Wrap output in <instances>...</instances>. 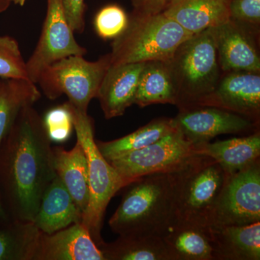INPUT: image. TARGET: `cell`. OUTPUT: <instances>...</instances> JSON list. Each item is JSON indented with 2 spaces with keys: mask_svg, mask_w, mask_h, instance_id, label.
I'll list each match as a JSON object with an SVG mask.
<instances>
[{
  "mask_svg": "<svg viewBox=\"0 0 260 260\" xmlns=\"http://www.w3.org/2000/svg\"><path fill=\"white\" fill-rule=\"evenodd\" d=\"M260 221V160L226 182L212 212L209 225H244Z\"/></svg>",
  "mask_w": 260,
  "mask_h": 260,
  "instance_id": "9c48e42d",
  "label": "cell"
},
{
  "mask_svg": "<svg viewBox=\"0 0 260 260\" xmlns=\"http://www.w3.org/2000/svg\"><path fill=\"white\" fill-rule=\"evenodd\" d=\"M34 260H105L82 222L53 234H39Z\"/></svg>",
  "mask_w": 260,
  "mask_h": 260,
  "instance_id": "4fadbf2b",
  "label": "cell"
},
{
  "mask_svg": "<svg viewBox=\"0 0 260 260\" xmlns=\"http://www.w3.org/2000/svg\"><path fill=\"white\" fill-rule=\"evenodd\" d=\"M177 93L167 61L145 63L140 74L134 104L144 108L152 104L176 105Z\"/></svg>",
  "mask_w": 260,
  "mask_h": 260,
  "instance_id": "7402d4cb",
  "label": "cell"
},
{
  "mask_svg": "<svg viewBox=\"0 0 260 260\" xmlns=\"http://www.w3.org/2000/svg\"><path fill=\"white\" fill-rule=\"evenodd\" d=\"M9 215L7 213L4 205L2 202L1 198H0V227L3 226L5 224L9 223L11 221Z\"/></svg>",
  "mask_w": 260,
  "mask_h": 260,
  "instance_id": "d6a6232c",
  "label": "cell"
},
{
  "mask_svg": "<svg viewBox=\"0 0 260 260\" xmlns=\"http://www.w3.org/2000/svg\"><path fill=\"white\" fill-rule=\"evenodd\" d=\"M68 104L73 114L77 140L83 146L88 161L89 202L81 222L99 246L104 242L101 231L108 205L113 197L127 184L98 148L94 138L93 119L88 113L80 112L69 102Z\"/></svg>",
  "mask_w": 260,
  "mask_h": 260,
  "instance_id": "8992f818",
  "label": "cell"
},
{
  "mask_svg": "<svg viewBox=\"0 0 260 260\" xmlns=\"http://www.w3.org/2000/svg\"><path fill=\"white\" fill-rule=\"evenodd\" d=\"M44 122L49 139L54 143H64L74 130L73 114L68 102L49 110Z\"/></svg>",
  "mask_w": 260,
  "mask_h": 260,
  "instance_id": "83f0119b",
  "label": "cell"
},
{
  "mask_svg": "<svg viewBox=\"0 0 260 260\" xmlns=\"http://www.w3.org/2000/svg\"><path fill=\"white\" fill-rule=\"evenodd\" d=\"M63 10L73 31L82 32L85 28L84 0H61Z\"/></svg>",
  "mask_w": 260,
  "mask_h": 260,
  "instance_id": "4dcf8cb0",
  "label": "cell"
},
{
  "mask_svg": "<svg viewBox=\"0 0 260 260\" xmlns=\"http://www.w3.org/2000/svg\"><path fill=\"white\" fill-rule=\"evenodd\" d=\"M175 129L172 119H154L131 134L112 141H96L98 148L108 161L136 151L158 141Z\"/></svg>",
  "mask_w": 260,
  "mask_h": 260,
  "instance_id": "d4e9b609",
  "label": "cell"
},
{
  "mask_svg": "<svg viewBox=\"0 0 260 260\" xmlns=\"http://www.w3.org/2000/svg\"><path fill=\"white\" fill-rule=\"evenodd\" d=\"M166 61L179 109L201 106L215 91L223 73L212 28L186 39Z\"/></svg>",
  "mask_w": 260,
  "mask_h": 260,
  "instance_id": "3957f363",
  "label": "cell"
},
{
  "mask_svg": "<svg viewBox=\"0 0 260 260\" xmlns=\"http://www.w3.org/2000/svg\"><path fill=\"white\" fill-rule=\"evenodd\" d=\"M173 0H132L134 14L148 15L161 13Z\"/></svg>",
  "mask_w": 260,
  "mask_h": 260,
  "instance_id": "1f68e13d",
  "label": "cell"
},
{
  "mask_svg": "<svg viewBox=\"0 0 260 260\" xmlns=\"http://www.w3.org/2000/svg\"><path fill=\"white\" fill-rule=\"evenodd\" d=\"M53 153L56 175L83 214L88 205L89 182L88 161L83 146L77 140L71 150L55 147Z\"/></svg>",
  "mask_w": 260,
  "mask_h": 260,
  "instance_id": "ffe728a7",
  "label": "cell"
},
{
  "mask_svg": "<svg viewBox=\"0 0 260 260\" xmlns=\"http://www.w3.org/2000/svg\"><path fill=\"white\" fill-rule=\"evenodd\" d=\"M162 237L172 260H217L210 225L175 218Z\"/></svg>",
  "mask_w": 260,
  "mask_h": 260,
  "instance_id": "2e32d148",
  "label": "cell"
},
{
  "mask_svg": "<svg viewBox=\"0 0 260 260\" xmlns=\"http://www.w3.org/2000/svg\"><path fill=\"white\" fill-rule=\"evenodd\" d=\"M81 210L57 175L48 186L34 223L40 232L51 234L82 220Z\"/></svg>",
  "mask_w": 260,
  "mask_h": 260,
  "instance_id": "ac0fdd59",
  "label": "cell"
},
{
  "mask_svg": "<svg viewBox=\"0 0 260 260\" xmlns=\"http://www.w3.org/2000/svg\"><path fill=\"white\" fill-rule=\"evenodd\" d=\"M105 260H172L162 237L119 236L99 246Z\"/></svg>",
  "mask_w": 260,
  "mask_h": 260,
  "instance_id": "cb8c5ba5",
  "label": "cell"
},
{
  "mask_svg": "<svg viewBox=\"0 0 260 260\" xmlns=\"http://www.w3.org/2000/svg\"><path fill=\"white\" fill-rule=\"evenodd\" d=\"M128 23L125 12L117 5H109L99 11L95 18V28L99 37L116 39L124 31Z\"/></svg>",
  "mask_w": 260,
  "mask_h": 260,
  "instance_id": "f1b7e54d",
  "label": "cell"
},
{
  "mask_svg": "<svg viewBox=\"0 0 260 260\" xmlns=\"http://www.w3.org/2000/svg\"><path fill=\"white\" fill-rule=\"evenodd\" d=\"M145 63L111 64L108 68L96 97L106 119L123 115L126 109L134 104Z\"/></svg>",
  "mask_w": 260,
  "mask_h": 260,
  "instance_id": "9a60e30c",
  "label": "cell"
},
{
  "mask_svg": "<svg viewBox=\"0 0 260 260\" xmlns=\"http://www.w3.org/2000/svg\"><path fill=\"white\" fill-rule=\"evenodd\" d=\"M41 96L40 90L30 80L0 78V144L20 112Z\"/></svg>",
  "mask_w": 260,
  "mask_h": 260,
  "instance_id": "603a6c76",
  "label": "cell"
},
{
  "mask_svg": "<svg viewBox=\"0 0 260 260\" xmlns=\"http://www.w3.org/2000/svg\"><path fill=\"white\" fill-rule=\"evenodd\" d=\"M169 174L175 218L209 225L228 174L216 160L197 154Z\"/></svg>",
  "mask_w": 260,
  "mask_h": 260,
  "instance_id": "5b68a950",
  "label": "cell"
},
{
  "mask_svg": "<svg viewBox=\"0 0 260 260\" xmlns=\"http://www.w3.org/2000/svg\"><path fill=\"white\" fill-rule=\"evenodd\" d=\"M210 228L217 260L260 259V221Z\"/></svg>",
  "mask_w": 260,
  "mask_h": 260,
  "instance_id": "d6986e66",
  "label": "cell"
},
{
  "mask_svg": "<svg viewBox=\"0 0 260 260\" xmlns=\"http://www.w3.org/2000/svg\"><path fill=\"white\" fill-rule=\"evenodd\" d=\"M86 49L76 42L63 10L61 0H47V11L42 34L32 55L26 61L29 80L37 84L47 67L73 55L84 56Z\"/></svg>",
  "mask_w": 260,
  "mask_h": 260,
  "instance_id": "30bf717a",
  "label": "cell"
},
{
  "mask_svg": "<svg viewBox=\"0 0 260 260\" xmlns=\"http://www.w3.org/2000/svg\"><path fill=\"white\" fill-rule=\"evenodd\" d=\"M120 205L109 220L119 236H159L175 218L169 174H152L126 186Z\"/></svg>",
  "mask_w": 260,
  "mask_h": 260,
  "instance_id": "7a4b0ae2",
  "label": "cell"
},
{
  "mask_svg": "<svg viewBox=\"0 0 260 260\" xmlns=\"http://www.w3.org/2000/svg\"><path fill=\"white\" fill-rule=\"evenodd\" d=\"M10 1L13 2L15 4L20 5L23 6V5L26 3L27 0H10Z\"/></svg>",
  "mask_w": 260,
  "mask_h": 260,
  "instance_id": "836d02e7",
  "label": "cell"
},
{
  "mask_svg": "<svg viewBox=\"0 0 260 260\" xmlns=\"http://www.w3.org/2000/svg\"><path fill=\"white\" fill-rule=\"evenodd\" d=\"M39 234L32 222L11 220L0 227V260H34Z\"/></svg>",
  "mask_w": 260,
  "mask_h": 260,
  "instance_id": "484cf974",
  "label": "cell"
},
{
  "mask_svg": "<svg viewBox=\"0 0 260 260\" xmlns=\"http://www.w3.org/2000/svg\"><path fill=\"white\" fill-rule=\"evenodd\" d=\"M231 19L242 25L257 26L260 23V0H232Z\"/></svg>",
  "mask_w": 260,
  "mask_h": 260,
  "instance_id": "f546056e",
  "label": "cell"
},
{
  "mask_svg": "<svg viewBox=\"0 0 260 260\" xmlns=\"http://www.w3.org/2000/svg\"><path fill=\"white\" fill-rule=\"evenodd\" d=\"M201 106L225 109L259 124V73L246 71L223 73L215 91Z\"/></svg>",
  "mask_w": 260,
  "mask_h": 260,
  "instance_id": "7c38bea8",
  "label": "cell"
},
{
  "mask_svg": "<svg viewBox=\"0 0 260 260\" xmlns=\"http://www.w3.org/2000/svg\"><path fill=\"white\" fill-rule=\"evenodd\" d=\"M172 123L195 146L209 143L218 135L244 133L258 125L235 113L210 106L179 109V114L172 119Z\"/></svg>",
  "mask_w": 260,
  "mask_h": 260,
  "instance_id": "8fae6325",
  "label": "cell"
},
{
  "mask_svg": "<svg viewBox=\"0 0 260 260\" xmlns=\"http://www.w3.org/2000/svg\"><path fill=\"white\" fill-rule=\"evenodd\" d=\"M110 65L109 54L95 61H87L83 56H70L47 67L37 83L49 99L54 100L65 94L70 104L87 114L89 104L97 97L103 78Z\"/></svg>",
  "mask_w": 260,
  "mask_h": 260,
  "instance_id": "52a82bcc",
  "label": "cell"
},
{
  "mask_svg": "<svg viewBox=\"0 0 260 260\" xmlns=\"http://www.w3.org/2000/svg\"><path fill=\"white\" fill-rule=\"evenodd\" d=\"M223 73H259L260 58L254 40L242 24L230 19L212 28Z\"/></svg>",
  "mask_w": 260,
  "mask_h": 260,
  "instance_id": "5bb4252c",
  "label": "cell"
},
{
  "mask_svg": "<svg viewBox=\"0 0 260 260\" xmlns=\"http://www.w3.org/2000/svg\"><path fill=\"white\" fill-rule=\"evenodd\" d=\"M197 154L195 145L175 128L158 141L109 162L128 185L143 176L172 172Z\"/></svg>",
  "mask_w": 260,
  "mask_h": 260,
  "instance_id": "ba28073f",
  "label": "cell"
},
{
  "mask_svg": "<svg viewBox=\"0 0 260 260\" xmlns=\"http://www.w3.org/2000/svg\"><path fill=\"white\" fill-rule=\"evenodd\" d=\"M51 141L32 106L17 116L0 144V198L12 220L34 222L56 177Z\"/></svg>",
  "mask_w": 260,
  "mask_h": 260,
  "instance_id": "6da1fadb",
  "label": "cell"
},
{
  "mask_svg": "<svg viewBox=\"0 0 260 260\" xmlns=\"http://www.w3.org/2000/svg\"><path fill=\"white\" fill-rule=\"evenodd\" d=\"M0 78L29 80L18 43L8 36H0Z\"/></svg>",
  "mask_w": 260,
  "mask_h": 260,
  "instance_id": "4316f807",
  "label": "cell"
},
{
  "mask_svg": "<svg viewBox=\"0 0 260 260\" xmlns=\"http://www.w3.org/2000/svg\"><path fill=\"white\" fill-rule=\"evenodd\" d=\"M164 13H133L124 31L114 39L111 64L168 61L178 47L192 37Z\"/></svg>",
  "mask_w": 260,
  "mask_h": 260,
  "instance_id": "277c9868",
  "label": "cell"
},
{
  "mask_svg": "<svg viewBox=\"0 0 260 260\" xmlns=\"http://www.w3.org/2000/svg\"><path fill=\"white\" fill-rule=\"evenodd\" d=\"M232 0H173L162 13L197 34L230 20Z\"/></svg>",
  "mask_w": 260,
  "mask_h": 260,
  "instance_id": "e0dca14e",
  "label": "cell"
},
{
  "mask_svg": "<svg viewBox=\"0 0 260 260\" xmlns=\"http://www.w3.org/2000/svg\"><path fill=\"white\" fill-rule=\"evenodd\" d=\"M195 148L198 154L213 158L228 175H232L259 160L260 133L256 131L249 136L209 142L196 145Z\"/></svg>",
  "mask_w": 260,
  "mask_h": 260,
  "instance_id": "44dd1931",
  "label": "cell"
}]
</instances>
